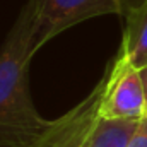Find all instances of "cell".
I'll use <instances>...</instances> for the list:
<instances>
[{"label":"cell","mask_w":147,"mask_h":147,"mask_svg":"<svg viewBox=\"0 0 147 147\" xmlns=\"http://www.w3.org/2000/svg\"><path fill=\"white\" fill-rule=\"evenodd\" d=\"M128 147H147V116L140 120Z\"/></svg>","instance_id":"52a82bcc"},{"label":"cell","mask_w":147,"mask_h":147,"mask_svg":"<svg viewBox=\"0 0 147 147\" xmlns=\"http://www.w3.org/2000/svg\"><path fill=\"white\" fill-rule=\"evenodd\" d=\"M105 82L106 77L103 75L94 89L80 103H77L60 118L51 120L50 127L43 132V135L33 147H82L87 134L98 120Z\"/></svg>","instance_id":"277c9868"},{"label":"cell","mask_w":147,"mask_h":147,"mask_svg":"<svg viewBox=\"0 0 147 147\" xmlns=\"http://www.w3.org/2000/svg\"><path fill=\"white\" fill-rule=\"evenodd\" d=\"M139 74H140V79H142V86H144V94H146V110H147V67H142L139 69ZM147 116V115H146Z\"/></svg>","instance_id":"ba28073f"},{"label":"cell","mask_w":147,"mask_h":147,"mask_svg":"<svg viewBox=\"0 0 147 147\" xmlns=\"http://www.w3.org/2000/svg\"><path fill=\"white\" fill-rule=\"evenodd\" d=\"M34 33L33 46L38 51L45 43L79 22L92 17L121 14V0H34Z\"/></svg>","instance_id":"3957f363"},{"label":"cell","mask_w":147,"mask_h":147,"mask_svg":"<svg viewBox=\"0 0 147 147\" xmlns=\"http://www.w3.org/2000/svg\"><path fill=\"white\" fill-rule=\"evenodd\" d=\"M34 16L36 2L28 0L0 48V147H33L51 123L38 113L29 92Z\"/></svg>","instance_id":"6da1fadb"},{"label":"cell","mask_w":147,"mask_h":147,"mask_svg":"<svg viewBox=\"0 0 147 147\" xmlns=\"http://www.w3.org/2000/svg\"><path fill=\"white\" fill-rule=\"evenodd\" d=\"M125 9V29L120 50L134 67H147V0Z\"/></svg>","instance_id":"5b68a950"},{"label":"cell","mask_w":147,"mask_h":147,"mask_svg":"<svg viewBox=\"0 0 147 147\" xmlns=\"http://www.w3.org/2000/svg\"><path fill=\"white\" fill-rule=\"evenodd\" d=\"M105 77L98 116L106 120H142L147 115L142 79L139 69L132 65L121 50L111 60Z\"/></svg>","instance_id":"7a4b0ae2"},{"label":"cell","mask_w":147,"mask_h":147,"mask_svg":"<svg viewBox=\"0 0 147 147\" xmlns=\"http://www.w3.org/2000/svg\"><path fill=\"white\" fill-rule=\"evenodd\" d=\"M140 120H106L94 121L82 147H128Z\"/></svg>","instance_id":"8992f818"}]
</instances>
